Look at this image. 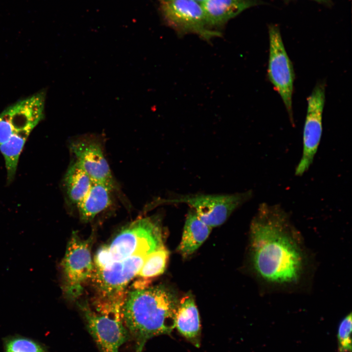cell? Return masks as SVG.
<instances>
[{"label":"cell","instance_id":"obj_5","mask_svg":"<svg viewBox=\"0 0 352 352\" xmlns=\"http://www.w3.org/2000/svg\"><path fill=\"white\" fill-rule=\"evenodd\" d=\"M121 300L94 299L79 304L87 330L100 352H120L129 336L124 323Z\"/></svg>","mask_w":352,"mask_h":352},{"label":"cell","instance_id":"obj_8","mask_svg":"<svg viewBox=\"0 0 352 352\" xmlns=\"http://www.w3.org/2000/svg\"><path fill=\"white\" fill-rule=\"evenodd\" d=\"M269 49L267 77L281 97L290 121L293 122L292 94L295 73L292 63L285 49L279 28H268Z\"/></svg>","mask_w":352,"mask_h":352},{"label":"cell","instance_id":"obj_20","mask_svg":"<svg viewBox=\"0 0 352 352\" xmlns=\"http://www.w3.org/2000/svg\"><path fill=\"white\" fill-rule=\"evenodd\" d=\"M150 283V279L138 278L133 283L132 289L140 290L145 289L149 286Z\"/></svg>","mask_w":352,"mask_h":352},{"label":"cell","instance_id":"obj_9","mask_svg":"<svg viewBox=\"0 0 352 352\" xmlns=\"http://www.w3.org/2000/svg\"><path fill=\"white\" fill-rule=\"evenodd\" d=\"M325 83L318 82L307 99V114L303 129V152L295 175H303L311 165L322 134V115L325 102Z\"/></svg>","mask_w":352,"mask_h":352},{"label":"cell","instance_id":"obj_11","mask_svg":"<svg viewBox=\"0 0 352 352\" xmlns=\"http://www.w3.org/2000/svg\"><path fill=\"white\" fill-rule=\"evenodd\" d=\"M162 9L168 22L184 31L204 36L212 35L201 5L193 0H161Z\"/></svg>","mask_w":352,"mask_h":352},{"label":"cell","instance_id":"obj_12","mask_svg":"<svg viewBox=\"0 0 352 352\" xmlns=\"http://www.w3.org/2000/svg\"><path fill=\"white\" fill-rule=\"evenodd\" d=\"M175 328L195 347L200 345L201 329L198 308L191 295L183 297L179 302L175 317Z\"/></svg>","mask_w":352,"mask_h":352},{"label":"cell","instance_id":"obj_10","mask_svg":"<svg viewBox=\"0 0 352 352\" xmlns=\"http://www.w3.org/2000/svg\"><path fill=\"white\" fill-rule=\"evenodd\" d=\"M70 149L75 162L93 182L103 183L112 190L116 184L101 144L93 135L82 136L72 141Z\"/></svg>","mask_w":352,"mask_h":352},{"label":"cell","instance_id":"obj_2","mask_svg":"<svg viewBox=\"0 0 352 352\" xmlns=\"http://www.w3.org/2000/svg\"><path fill=\"white\" fill-rule=\"evenodd\" d=\"M178 305L175 296L162 286L127 292L122 316L135 342L134 352H142L151 338L171 333Z\"/></svg>","mask_w":352,"mask_h":352},{"label":"cell","instance_id":"obj_19","mask_svg":"<svg viewBox=\"0 0 352 352\" xmlns=\"http://www.w3.org/2000/svg\"><path fill=\"white\" fill-rule=\"evenodd\" d=\"M5 352H44L36 342L22 337L9 339L5 344Z\"/></svg>","mask_w":352,"mask_h":352},{"label":"cell","instance_id":"obj_17","mask_svg":"<svg viewBox=\"0 0 352 352\" xmlns=\"http://www.w3.org/2000/svg\"><path fill=\"white\" fill-rule=\"evenodd\" d=\"M169 255L165 245L157 249L147 257L136 277L150 279L162 274L165 270Z\"/></svg>","mask_w":352,"mask_h":352},{"label":"cell","instance_id":"obj_4","mask_svg":"<svg viewBox=\"0 0 352 352\" xmlns=\"http://www.w3.org/2000/svg\"><path fill=\"white\" fill-rule=\"evenodd\" d=\"M164 244L160 219L152 216L137 219L123 228L109 244L97 250L94 269L128 259L142 253L151 254Z\"/></svg>","mask_w":352,"mask_h":352},{"label":"cell","instance_id":"obj_3","mask_svg":"<svg viewBox=\"0 0 352 352\" xmlns=\"http://www.w3.org/2000/svg\"><path fill=\"white\" fill-rule=\"evenodd\" d=\"M46 94L42 91L9 106L0 114V152L7 183L14 180L20 156L34 128L44 117Z\"/></svg>","mask_w":352,"mask_h":352},{"label":"cell","instance_id":"obj_14","mask_svg":"<svg viewBox=\"0 0 352 352\" xmlns=\"http://www.w3.org/2000/svg\"><path fill=\"white\" fill-rule=\"evenodd\" d=\"M212 228L203 222L190 209L186 216L177 251L184 257L195 252L209 236Z\"/></svg>","mask_w":352,"mask_h":352},{"label":"cell","instance_id":"obj_16","mask_svg":"<svg viewBox=\"0 0 352 352\" xmlns=\"http://www.w3.org/2000/svg\"><path fill=\"white\" fill-rule=\"evenodd\" d=\"M93 181L75 161L68 168L63 184L68 200L76 206L86 195Z\"/></svg>","mask_w":352,"mask_h":352},{"label":"cell","instance_id":"obj_18","mask_svg":"<svg viewBox=\"0 0 352 352\" xmlns=\"http://www.w3.org/2000/svg\"><path fill=\"white\" fill-rule=\"evenodd\" d=\"M352 321L350 313L340 322L337 334L338 352H352Z\"/></svg>","mask_w":352,"mask_h":352},{"label":"cell","instance_id":"obj_1","mask_svg":"<svg viewBox=\"0 0 352 352\" xmlns=\"http://www.w3.org/2000/svg\"><path fill=\"white\" fill-rule=\"evenodd\" d=\"M250 231L252 263L259 276L277 285L297 282L305 259L286 213L279 205L263 203Z\"/></svg>","mask_w":352,"mask_h":352},{"label":"cell","instance_id":"obj_21","mask_svg":"<svg viewBox=\"0 0 352 352\" xmlns=\"http://www.w3.org/2000/svg\"><path fill=\"white\" fill-rule=\"evenodd\" d=\"M319 3H328L329 0H313Z\"/></svg>","mask_w":352,"mask_h":352},{"label":"cell","instance_id":"obj_13","mask_svg":"<svg viewBox=\"0 0 352 352\" xmlns=\"http://www.w3.org/2000/svg\"><path fill=\"white\" fill-rule=\"evenodd\" d=\"M257 4L256 0H206L202 7L210 27L221 25Z\"/></svg>","mask_w":352,"mask_h":352},{"label":"cell","instance_id":"obj_7","mask_svg":"<svg viewBox=\"0 0 352 352\" xmlns=\"http://www.w3.org/2000/svg\"><path fill=\"white\" fill-rule=\"evenodd\" d=\"M252 194L248 191L225 195H175L158 199L156 204H186L212 228L222 224L233 211L251 198Z\"/></svg>","mask_w":352,"mask_h":352},{"label":"cell","instance_id":"obj_6","mask_svg":"<svg viewBox=\"0 0 352 352\" xmlns=\"http://www.w3.org/2000/svg\"><path fill=\"white\" fill-rule=\"evenodd\" d=\"M92 238L82 239L73 232L61 262L62 289L67 299L77 300L86 284L90 281L94 269L91 257Z\"/></svg>","mask_w":352,"mask_h":352},{"label":"cell","instance_id":"obj_15","mask_svg":"<svg viewBox=\"0 0 352 352\" xmlns=\"http://www.w3.org/2000/svg\"><path fill=\"white\" fill-rule=\"evenodd\" d=\"M113 190L103 183L93 182L86 195L77 206L80 219L84 222L91 221L110 206Z\"/></svg>","mask_w":352,"mask_h":352},{"label":"cell","instance_id":"obj_22","mask_svg":"<svg viewBox=\"0 0 352 352\" xmlns=\"http://www.w3.org/2000/svg\"><path fill=\"white\" fill-rule=\"evenodd\" d=\"M193 0L197 2V3H198V4H199L200 5H201L202 6L206 0Z\"/></svg>","mask_w":352,"mask_h":352}]
</instances>
